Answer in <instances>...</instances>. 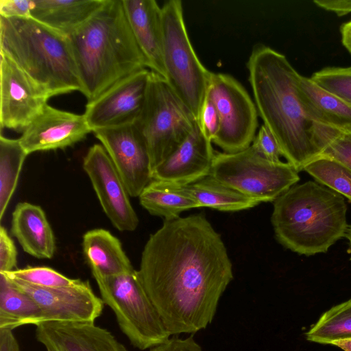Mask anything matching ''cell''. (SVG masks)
Here are the masks:
<instances>
[{
  "mask_svg": "<svg viewBox=\"0 0 351 351\" xmlns=\"http://www.w3.org/2000/svg\"><path fill=\"white\" fill-rule=\"evenodd\" d=\"M319 86L351 106V66H328L310 77Z\"/></svg>",
  "mask_w": 351,
  "mask_h": 351,
  "instance_id": "4dcf8cb0",
  "label": "cell"
},
{
  "mask_svg": "<svg viewBox=\"0 0 351 351\" xmlns=\"http://www.w3.org/2000/svg\"><path fill=\"white\" fill-rule=\"evenodd\" d=\"M252 149L265 159L279 162L282 156L280 146L270 130L263 124L256 134L252 144Z\"/></svg>",
  "mask_w": 351,
  "mask_h": 351,
  "instance_id": "1f68e13d",
  "label": "cell"
},
{
  "mask_svg": "<svg viewBox=\"0 0 351 351\" xmlns=\"http://www.w3.org/2000/svg\"><path fill=\"white\" fill-rule=\"evenodd\" d=\"M34 0H1L0 16L12 18H29Z\"/></svg>",
  "mask_w": 351,
  "mask_h": 351,
  "instance_id": "d590c367",
  "label": "cell"
},
{
  "mask_svg": "<svg viewBox=\"0 0 351 351\" xmlns=\"http://www.w3.org/2000/svg\"><path fill=\"white\" fill-rule=\"evenodd\" d=\"M198 123L176 151L152 172V180L185 186L210 175L215 154Z\"/></svg>",
  "mask_w": 351,
  "mask_h": 351,
  "instance_id": "ac0fdd59",
  "label": "cell"
},
{
  "mask_svg": "<svg viewBox=\"0 0 351 351\" xmlns=\"http://www.w3.org/2000/svg\"><path fill=\"white\" fill-rule=\"evenodd\" d=\"M43 322L39 306L0 273V329L13 330L21 326H37Z\"/></svg>",
  "mask_w": 351,
  "mask_h": 351,
  "instance_id": "d4e9b609",
  "label": "cell"
},
{
  "mask_svg": "<svg viewBox=\"0 0 351 351\" xmlns=\"http://www.w3.org/2000/svg\"><path fill=\"white\" fill-rule=\"evenodd\" d=\"M320 155L330 158L351 170V130L339 132Z\"/></svg>",
  "mask_w": 351,
  "mask_h": 351,
  "instance_id": "d6a6232c",
  "label": "cell"
},
{
  "mask_svg": "<svg viewBox=\"0 0 351 351\" xmlns=\"http://www.w3.org/2000/svg\"><path fill=\"white\" fill-rule=\"evenodd\" d=\"M151 73L148 69L135 73L87 102L84 114L92 132L134 123L144 106Z\"/></svg>",
  "mask_w": 351,
  "mask_h": 351,
  "instance_id": "5bb4252c",
  "label": "cell"
},
{
  "mask_svg": "<svg viewBox=\"0 0 351 351\" xmlns=\"http://www.w3.org/2000/svg\"><path fill=\"white\" fill-rule=\"evenodd\" d=\"M36 338L51 351H128L111 332L93 322H46Z\"/></svg>",
  "mask_w": 351,
  "mask_h": 351,
  "instance_id": "e0dca14e",
  "label": "cell"
},
{
  "mask_svg": "<svg viewBox=\"0 0 351 351\" xmlns=\"http://www.w3.org/2000/svg\"><path fill=\"white\" fill-rule=\"evenodd\" d=\"M306 339L321 344L351 339V299L326 311L306 333Z\"/></svg>",
  "mask_w": 351,
  "mask_h": 351,
  "instance_id": "83f0119b",
  "label": "cell"
},
{
  "mask_svg": "<svg viewBox=\"0 0 351 351\" xmlns=\"http://www.w3.org/2000/svg\"><path fill=\"white\" fill-rule=\"evenodd\" d=\"M206 97L215 106L220 119L213 143L225 153L249 147L258 128V112L246 89L230 75L212 72Z\"/></svg>",
  "mask_w": 351,
  "mask_h": 351,
  "instance_id": "30bf717a",
  "label": "cell"
},
{
  "mask_svg": "<svg viewBox=\"0 0 351 351\" xmlns=\"http://www.w3.org/2000/svg\"><path fill=\"white\" fill-rule=\"evenodd\" d=\"M149 351H203V350L193 334L186 338L173 336L165 342L150 348Z\"/></svg>",
  "mask_w": 351,
  "mask_h": 351,
  "instance_id": "8d00e7d4",
  "label": "cell"
},
{
  "mask_svg": "<svg viewBox=\"0 0 351 351\" xmlns=\"http://www.w3.org/2000/svg\"><path fill=\"white\" fill-rule=\"evenodd\" d=\"M47 351H51V350H47Z\"/></svg>",
  "mask_w": 351,
  "mask_h": 351,
  "instance_id": "7bdbcfd3",
  "label": "cell"
},
{
  "mask_svg": "<svg viewBox=\"0 0 351 351\" xmlns=\"http://www.w3.org/2000/svg\"><path fill=\"white\" fill-rule=\"evenodd\" d=\"M161 8L165 79L198 122L212 72L203 65L192 46L182 1L169 0Z\"/></svg>",
  "mask_w": 351,
  "mask_h": 351,
  "instance_id": "8992f818",
  "label": "cell"
},
{
  "mask_svg": "<svg viewBox=\"0 0 351 351\" xmlns=\"http://www.w3.org/2000/svg\"><path fill=\"white\" fill-rule=\"evenodd\" d=\"M10 280L39 306L43 322L95 323L103 312L104 303L94 293L88 281L74 287L44 288L16 280Z\"/></svg>",
  "mask_w": 351,
  "mask_h": 351,
  "instance_id": "9a60e30c",
  "label": "cell"
},
{
  "mask_svg": "<svg viewBox=\"0 0 351 351\" xmlns=\"http://www.w3.org/2000/svg\"><path fill=\"white\" fill-rule=\"evenodd\" d=\"M93 276L101 300L112 310L120 330L134 348L145 350L171 337L143 288L137 270L111 276Z\"/></svg>",
  "mask_w": 351,
  "mask_h": 351,
  "instance_id": "52a82bcc",
  "label": "cell"
},
{
  "mask_svg": "<svg viewBox=\"0 0 351 351\" xmlns=\"http://www.w3.org/2000/svg\"><path fill=\"white\" fill-rule=\"evenodd\" d=\"M11 232L26 253L37 258L53 257L55 237L40 206L18 203L12 213Z\"/></svg>",
  "mask_w": 351,
  "mask_h": 351,
  "instance_id": "ffe728a7",
  "label": "cell"
},
{
  "mask_svg": "<svg viewBox=\"0 0 351 351\" xmlns=\"http://www.w3.org/2000/svg\"><path fill=\"white\" fill-rule=\"evenodd\" d=\"M106 0H34L31 16L69 37L84 24Z\"/></svg>",
  "mask_w": 351,
  "mask_h": 351,
  "instance_id": "44dd1931",
  "label": "cell"
},
{
  "mask_svg": "<svg viewBox=\"0 0 351 351\" xmlns=\"http://www.w3.org/2000/svg\"><path fill=\"white\" fill-rule=\"evenodd\" d=\"M303 170L317 182L347 197L351 202V170L346 166L320 155L308 162Z\"/></svg>",
  "mask_w": 351,
  "mask_h": 351,
  "instance_id": "f1b7e54d",
  "label": "cell"
},
{
  "mask_svg": "<svg viewBox=\"0 0 351 351\" xmlns=\"http://www.w3.org/2000/svg\"><path fill=\"white\" fill-rule=\"evenodd\" d=\"M197 123L167 80L152 71L144 106L134 124L145 141L152 172L189 136Z\"/></svg>",
  "mask_w": 351,
  "mask_h": 351,
  "instance_id": "ba28073f",
  "label": "cell"
},
{
  "mask_svg": "<svg viewBox=\"0 0 351 351\" xmlns=\"http://www.w3.org/2000/svg\"><path fill=\"white\" fill-rule=\"evenodd\" d=\"M0 57L1 129L23 133L51 97L8 57L2 53Z\"/></svg>",
  "mask_w": 351,
  "mask_h": 351,
  "instance_id": "8fae6325",
  "label": "cell"
},
{
  "mask_svg": "<svg viewBox=\"0 0 351 351\" xmlns=\"http://www.w3.org/2000/svg\"><path fill=\"white\" fill-rule=\"evenodd\" d=\"M346 237L348 238V239L349 241L350 245L351 247V225L348 227L347 234H346Z\"/></svg>",
  "mask_w": 351,
  "mask_h": 351,
  "instance_id": "b9f144b4",
  "label": "cell"
},
{
  "mask_svg": "<svg viewBox=\"0 0 351 351\" xmlns=\"http://www.w3.org/2000/svg\"><path fill=\"white\" fill-rule=\"evenodd\" d=\"M137 272L171 336L206 329L234 278L221 237L203 213L165 220L146 242Z\"/></svg>",
  "mask_w": 351,
  "mask_h": 351,
  "instance_id": "6da1fadb",
  "label": "cell"
},
{
  "mask_svg": "<svg viewBox=\"0 0 351 351\" xmlns=\"http://www.w3.org/2000/svg\"><path fill=\"white\" fill-rule=\"evenodd\" d=\"M0 46L50 97L82 91L69 37L32 17L0 16Z\"/></svg>",
  "mask_w": 351,
  "mask_h": 351,
  "instance_id": "5b68a950",
  "label": "cell"
},
{
  "mask_svg": "<svg viewBox=\"0 0 351 351\" xmlns=\"http://www.w3.org/2000/svg\"><path fill=\"white\" fill-rule=\"evenodd\" d=\"M184 186L196 200L199 207L234 212L251 208L260 204L259 202L222 184L210 176Z\"/></svg>",
  "mask_w": 351,
  "mask_h": 351,
  "instance_id": "484cf974",
  "label": "cell"
},
{
  "mask_svg": "<svg viewBox=\"0 0 351 351\" xmlns=\"http://www.w3.org/2000/svg\"><path fill=\"white\" fill-rule=\"evenodd\" d=\"M123 4L148 69L165 78L162 8L155 0H123Z\"/></svg>",
  "mask_w": 351,
  "mask_h": 351,
  "instance_id": "d6986e66",
  "label": "cell"
},
{
  "mask_svg": "<svg viewBox=\"0 0 351 351\" xmlns=\"http://www.w3.org/2000/svg\"><path fill=\"white\" fill-rule=\"evenodd\" d=\"M82 167L112 225L120 231L136 230L138 218L130 201V195L101 144H95L89 148L84 157Z\"/></svg>",
  "mask_w": 351,
  "mask_h": 351,
  "instance_id": "7c38bea8",
  "label": "cell"
},
{
  "mask_svg": "<svg viewBox=\"0 0 351 351\" xmlns=\"http://www.w3.org/2000/svg\"><path fill=\"white\" fill-rule=\"evenodd\" d=\"M17 251L6 229L0 228V273L16 269Z\"/></svg>",
  "mask_w": 351,
  "mask_h": 351,
  "instance_id": "e575fe53",
  "label": "cell"
},
{
  "mask_svg": "<svg viewBox=\"0 0 351 351\" xmlns=\"http://www.w3.org/2000/svg\"><path fill=\"white\" fill-rule=\"evenodd\" d=\"M27 154L19 138L0 136V219L2 220L17 186Z\"/></svg>",
  "mask_w": 351,
  "mask_h": 351,
  "instance_id": "4316f807",
  "label": "cell"
},
{
  "mask_svg": "<svg viewBox=\"0 0 351 351\" xmlns=\"http://www.w3.org/2000/svg\"><path fill=\"white\" fill-rule=\"evenodd\" d=\"M339 30L342 45L351 55V20L343 23Z\"/></svg>",
  "mask_w": 351,
  "mask_h": 351,
  "instance_id": "ab89813d",
  "label": "cell"
},
{
  "mask_svg": "<svg viewBox=\"0 0 351 351\" xmlns=\"http://www.w3.org/2000/svg\"><path fill=\"white\" fill-rule=\"evenodd\" d=\"M141 205L151 215L171 220L186 210L199 208L184 186L152 180L138 196Z\"/></svg>",
  "mask_w": 351,
  "mask_h": 351,
  "instance_id": "cb8c5ba5",
  "label": "cell"
},
{
  "mask_svg": "<svg viewBox=\"0 0 351 351\" xmlns=\"http://www.w3.org/2000/svg\"><path fill=\"white\" fill-rule=\"evenodd\" d=\"M319 8L342 16L351 13V0H315Z\"/></svg>",
  "mask_w": 351,
  "mask_h": 351,
  "instance_id": "74e56055",
  "label": "cell"
},
{
  "mask_svg": "<svg viewBox=\"0 0 351 351\" xmlns=\"http://www.w3.org/2000/svg\"><path fill=\"white\" fill-rule=\"evenodd\" d=\"M247 69L258 114L287 162L298 172L303 170L341 131L312 118L300 96V73L282 53L258 45L250 55Z\"/></svg>",
  "mask_w": 351,
  "mask_h": 351,
  "instance_id": "7a4b0ae2",
  "label": "cell"
},
{
  "mask_svg": "<svg viewBox=\"0 0 351 351\" xmlns=\"http://www.w3.org/2000/svg\"><path fill=\"white\" fill-rule=\"evenodd\" d=\"M91 132L84 114L62 110L47 104L23 132L19 141L29 155L73 146Z\"/></svg>",
  "mask_w": 351,
  "mask_h": 351,
  "instance_id": "2e32d148",
  "label": "cell"
},
{
  "mask_svg": "<svg viewBox=\"0 0 351 351\" xmlns=\"http://www.w3.org/2000/svg\"><path fill=\"white\" fill-rule=\"evenodd\" d=\"M209 176L260 203L274 202L300 180L290 163L268 160L251 146L236 153L215 152Z\"/></svg>",
  "mask_w": 351,
  "mask_h": 351,
  "instance_id": "9c48e42d",
  "label": "cell"
},
{
  "mask_svg": "<svg viewBox=\"0 0 351 351\" xmlns=\"http://www.w3.org/2000/svg\"><path fill=\"white\" fill-rule=\"evenodd\" d=\"M197 123L206 138L213 143L219 131L220 119L215 106L208 97L202 108Z\"/></svg>",
  "mask_w": 351,
  "mask_h": 351,
  "instance_id": "836d02e7",
  "label": "cell"
},
{
  "mask_svg": "<svg viewBox=\"0 0 351 351\" xmlns=\"http://www.w3.org/2000/svg\"><path fill=\"white\" fill-rule=\"evenodd\" d=\"M3 274L10 280L44 288H69L82 285L84 281L66 277L47 267L27 266Z\"/></svg>",
  "mask_w": 351,
  "mask_h": 351,
  "instance_id": "f546056e",
  "label": "cell"
},
{
  "mask_svg": "<svg viewBox=\"0 0 351 351\" xmlns=\"http://www.w3.org/2000/svg\"><path fill=\"white\" fill-rule=\"evenodd\" d=\"M92 132L101 142L130 196L138 197L152 180V171L145 141L134 123Z\"/></svg>",
  "mask_w": 351,
  "mask_h": 351,
  "instance_id": "4fadbf2b",
  "label": "cell"
},
{
  "mask_svg": "<svg viewBox=\"0 0 351 351\" xmlns=\"http://www.w3.org/2000/svg\"><path fill=\"white\" fill-rule=\"evenodd\" d=\"M344 197L316 182L293 185L274 202L271 224L278 241L305 256L325 253L346 237Z\"/></svg>",
  "mask_w": 351,
  "mask_h": 351,
  "instance_id": "277c9868",
  "label": "cell"
},
{
  "mask_svg": "<svg viewBox=\"0 0 351 351\" xmlns=\"http://www.w3.org/2000/svg\"><path fill=\"white\" fill-rule=\"evenodd\" d=\"M0 351H20L19 343L10 329H0Z\"/></svg>",
  "mask_w": 351,
  "mask_h": 351,
  "instance_id": "f35d334b",
  "label": "cell"
},
{
  "mask_svg": "<svg viewBox=\"0 0 351 351\" xmlns=\"http://www.w3.org/2000/svg\"><path fill=\"white\" fill-rule=\"evenodd\" d=\"M88 102L115 84L148 69L128 21L123 0L104 4L69 36Z\"/></svg>",
  "mask_w": 351,
  "mask_h": 351,
  "instance_id": "3957f363",
  "label": "cell"
},
{
  "mask_svg": "<svg viewBox=\"0 0 351 351\" xmlns=\"http://www.w3.org/2000/svg\"><path fill=\"white\" fill-rule=\"evenodd\" d=\"M332 346H337L343 351H351V339L336 341Z\"/></svg>",
  "mask_w": 351,
  "mask_h": 351,
  "instance_id": "60d3db41",
  "label": "cell"
},
{
  "mask_svg": "<svg viewBox=\"0 0 351 351\" xmlns=\"http://www.w3.org/2000/svg\"><path fill=\"white\" fill-rule=\"evenodd\" d=\"M298 87L304 106L317 123L339 131L351 130V106L300 74Z\"/></svg>",
  "mask_w": 351,
  "mask_h": 351,
  "instance_id": "603a6c76",
  "label": "cell"
},
{
  "mask_svg": "<svg viewBox=\"0 0 351 351\" xmlns=\"http://www.w3.org/2000/svg\"><path fill=\"white\" fill-rule=\"evenodd\" d=\"M82 247L93 275L111 276L135 270L120 241L107 230L97 228L86 232Z\"/></svg>",
  "mask_w": 351,
  "mask_h": 351,
  "instance_id": "7402d4cb",
  "label": "cell"
}]
</instances>
